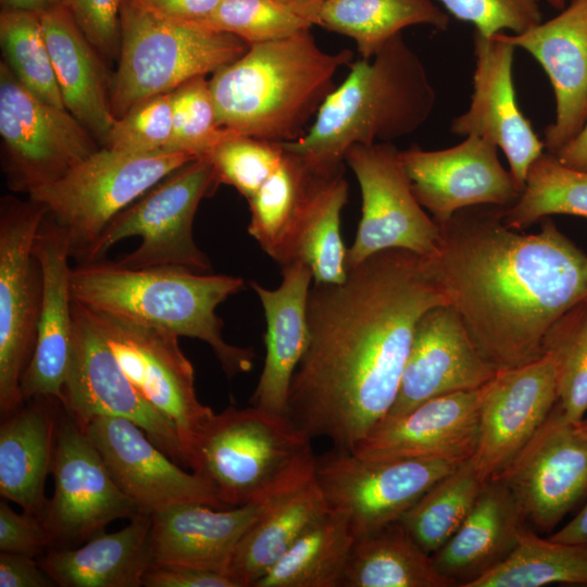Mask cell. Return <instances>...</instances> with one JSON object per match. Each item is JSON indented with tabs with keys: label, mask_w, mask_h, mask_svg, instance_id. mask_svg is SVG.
<instances>
[{
	"label": "cell",
	"mask_w": 587,
	"mask_h": 587,
	"mask_svg": "<svg viewBox=\"0 0 587 587\" xmlns=\"http://www.w3.org/2000/svg\"><path fill=\"white\" fill-rule=\"evenodd\" d=\"M441 304L450 298L430 257L404 249L370 255L342 283H314L286 415L352 452L395 403L419 319Z\"/></svg>",
	"instance_id": "1"
},
{
	"label": "cell",
	"mask_w": 587,
	"mask_h": 587,
	"mask_svg": "<svg viewBox=\"0 0 587 587\" xmlns=\"http://www.w3.org/2000/svg\"><path fill=\"white\" fill-rule=\"evenodd\" d=\"M434 271L483 358L497 371L544 355L554 323L587 299V254L549 217L535 234L502 208L458 211L444 225Z\"/></svg>",
	"instance_id": "2"
},
{
	"label": "cell",
	"mask_w": 587,
	"mask_h": 587,
	"mask_svg": "<svg viewBox=\"0 0 587 587\" xmlns=\"http://www.w3.org/2000/svg\"><path fill=\"white\" fill-rule=\"evenodd\" d=\"M352 60L351 50H323L310 28L251 45L209 80L217 123L262 140H297Z\"/></svg>",
	"instance_id": "3"
},
{
	"label": "cell",
	"mask_w": 587,
	"mask_h": 587,
	"mask_svg": "<svg viewBox=\"0 0 587 587\" xmlns=\"http://www.w3.org/2000/svg\"><path fill=\"white\" fill-rule=\"evenodd\" d=\"M349 66L348 76L326 97L304 135L282 142L313 167L344 166L351 147L407 136L434 110L436 92L426 68L401 34L371 60Z\"/></svg>",
	"instance_id": "4"
},
{
	"label": "cell",
	"mask_w": 587,
	"mask_h": 587,
	"mask_svg": "<svg viewBox=\"0 0 587 587\" xmlns=\"http://www.w3.org/2000/svg\"><path fill=\"white\" fill-rule=\"evenodd\" d=\"M232 275L182 267L130 268L102 260L72 267L74 301L129 321L155 326L210 346L227 377L252 369L254 351L226 342L218 304L242 290Z\"/></svg>",
	"instance_id": "5"
},
{
	"label": "cell",
	"mask_w": 587,
	"mask_h": 587,
	"mask_svg": "<svg viewBox=\"0 0 587 587\" xmlns=\"http://www.w3.org/2000/svg\"><path fill=\"white\" fill-rule=\"evenodd\" d=\"M311 438L287 415L253 405L214 413L196 440L189 469L228 508L264 500L314 475Z\"/></svg>",
	"instance_id": "6"
},
{
	"label": "cell",
	"mask_w": 587,
	"mask_h": 587,
	"mask_svg": "<svg viewBox=\"0 0 587 587\" xmlns=\"http://www.w3.org/2000/svg\"><path fill=\"white\" fill-rule=\"evenodd\" d=\"M120 17V58L110 96L116 118L146 98L215 73L249 49L235 35L155 17L132 0L123 1Z\"/></svg>",
	"instance_id": "7"
},
{
	"label": "cell",
	"mask_w": 587,
	"mask_h": 587,
	"mask_svg": "<svg viewBox=\"0 0 587 587\" xmlns=\"http://www.w3.org/2000/svg\"><path fill=\"white\" fill-rule=\"evenodd\" d=\"M196 159L184 152L127 153L101 147L28 197L46 208L66 234L71 258L83 263L118 213Z\"/></svg>",
	"instance_id": "8"
},
{
	"label": "cell",
	"mask_w": 587,
	"mask_h": 587,
	"mask_svg": "<svg viewBox=\"0 0 587 587\" xmlns=\"http://www.w3.org/2000/svg\"><path fill=\"white\" fill-rule=\"evenodd\" d=\"M217 185L209 157L180 166L111 221L86 262L102 260L115 243L137 236L139 246L123 255L120 265L182 267L208 274L211 263L193 239L192 225L201 200Z\"/></svg>",
	"instance_id": "9"
},
{
	"label": "cell",
	"mask_w": 587,
	"mask_h": 587,
	"mask_svg": "<svg viewBox=\"0 0 587 587\" xmlns=\"http://www.w3.org/2000/svg\"><path fill=\"white\" fill-rule=\"evenodd\" d=\"M46 208L14 197L0 208V413L21 408V380L36 345L42 278L34 253Z\"/></svg>",
	"instance_id": "10"
},
{
	"label": "cell",
	"mask_w": 587,
	"mask_h": 587,
	"mask_svg": "<svg viewBox=\"0 0 587 587\" xmlns=\"http://www.w3.org/2000/svg\"><path fill=\"white\" fill-rule=\"evenodd\" d=\"M462 462L435 459H365L334 448L315 457L314 477L328 509L344 513L355 537L397 522Z\"/></svg>",
	"instance_id": "11"
},
{
	"label": "cell",
	"mask_w": 587,
	"mask_h": 587,
	"mask_svg": "<svg viewBox=\"0 0 587 587\" xmlns=\"http://www.w3.org/2000/svg\"><path fill=\"white\" fill-rule=\"evenodd\" d=\"M345 162L357 177L362 200L357 235L347 249V271L386 249L437 254L441 227L415 198L399 150L390 142L355 145Z\"/></svg>",
	"instance_id": "12"
},
{
	"label": "cell",
	"mask_w": 587,
	"mask_h": 587,
	"mask_svg": "<svg viewBox=\"0 0 587 587\" xmlns=\"http://www.w3.org/2000/svg\"><path fill=\"white\" fill-rule=\"evenodd\" d=\"M0 135L11 188L29 193L98 150L95 136L66 109L27 90L0 64Z\"/></svg>",
	"instance_id": "13"
},
{
	"label": "cell",
	"mask_w": 587,
	"mask_h": 587,
	"mask_svg": "<svg viewBox=\"0 0 587 587\" xmlns=\"http://www.w3.org/2000/svg\"><path fill=\"white\" fill-rule=\"evenodd\" d=\"M87 309L133 386L177 429L189 467L191 449L214 412L198 399L195 371L179 336Z\"/></svg>",
	"instance_id": "14"
},
{
	"label": "cell",
	"mask_w": 587,
	"mask_h": 587,
	"mask_svg": "<svg viewBox=\"0 0 587 587\" xmlns=\"http://www.w3.org/2000/svg\"><path fill=\"white\" fill-rule=\"evenodd\" d=\"M72 312L71 358L61 398L67 413L83 429L98 416L129 420L173 461L188 466L177 429L133 386L89 310L73 300Z\"/></svg>",
	"instance_id": "15"
},
{
	"label": "cell",
	"mask_w": 587,
	"mask_h": 587,
	"mask_svg": "<svg viewBox=\"0 0 587 587\" xmlns=\"http://www.w3.org/2000/svg\"><path fill=\"white\" fill-rule=\"evenodd\" d=\"M51 474L54 490L42 519L50 549L75 548L112 521L132 519L139 512L62 402Z\"/></svg>",
	"instance_id": "16"
},
{
	"label": "cell",
	"mask_w": 587,
	"mask_h": 587,
	"mask_svg": "<svg viewBox=\"0 0 587 587\" xmlns=\"http://www.w3.org/2000/svg\"><path fill=\"white\" fill-rule=\"evenodd\" d=\"M495 478L511 489L526 520L549 532L587 492V437L555 404Z\"/></svg>",
	"instance_id": "17"
},
{
	"label": "cell",
	"mask_w": 587,
	"mask_h": 587,
	"mask_svg": "<svg viewBox=\"0 0 587 587\" xmlns=\"http://www.w3.org/2000/svg\"><path fill=\"white\" fill-rule=\"evenodd\" d=\"M498 147L467 136L454 147L399 151L400 162L420 204L441 226L460 210L477 205L507 208L522 191L500 163Z\"/></svg>",
	"instance_id": "18"
},
{
	"label": "cell",
	"mask_w": 587,
	"mask_h": 587,
	"mask_svg": "<svg viewBox=\"0 0 587 587\" xmlns=\"http://www.w3.org/2000/svg\"><path fill=\"white\" fill-rule=\"evenodd\" d=\"M84 430L139 512L152 514L182 502L228 509L210 482L184 471L132 421L98 416Z\"/></svg>",
	"instance_id": "19"
},
{
	"label": "cell",
	"mask_w": 587,
	"mask_h": 587,
	"mask_svg": "<svg viewBox=\"0 0 587 587\" xmlns=\"http://www.w3.org/2000/svg\"><path fill=\"white\" fill-rule=\"evenodd\" d=\"M475 70L471 103L450 125L453 135L478 136L500 148L521 191L530 165L545 151L544 141L521 111L513 83L515 46L505 34L474 32Z\"/></svg>",
	"instance_id": "20"
},
{
	"label": "cell",
	"mask_w": 587,
	"mask_h": 587,
	"mask_svg": "<svg viewBox=\"0 0 587 587\" xmlns=\"http://www.w3.org/2000/svg\"><path fill=\"white\" fill-rule=\"evenodd\" d=\"M552 358L498 371L487 383L472 457L485 483L495 478L529 441L557 404Z\"/></svg>",
	"instance_id": "21"
},
{
	"label": "cell",
	"mask_w": 587,
	"mask_h": 587,
	"mask_svg": "<svg viewBox=\"0 0 587 587\" xmlns=\"http://www.w3.org/2000/svg\"><path fill=\"white\" fill-rule=\"evenodd\" d=\"M497 372L476 348L453 305L430 308L415 325L398 395L385 419L438 396L479 388Z\"/></svg>",
	"instance_id": "22"
},
{
	"label": "cell",
	"mask_w": 587,
	"mask_h": 587,
	"mask_svg": "<svg viewBox=\"0 0 587 587\" xmlns=\"http://www.w3.org/2000/svg\"><path fill=\"white\" fill-rule=\"evenodd\" d=\"M486 385L438 396L400 416L384 419L352 452L374 460L435 458L463 462L472 458Z\"/></svg>",
	"instance_id": "23"
},
{
	"label": "cell",
	"mask_w": 587,
	"mask_h": 587,
	"mask_svg": "<svg viewBox=\"0 0 587 587\" xmlns=\"http://www.w3.org/2000/svg\"><path fill=\"white\" fill-rule=\"evenodd\" d=\"M533 55L548 75L555 117L544 133L547 152L555 154L587 123V0H572L555 17L521 35H507Z\"/></svg>",
	"instance_id": "24"
},
{
	"label": "cell",
	"mask_w": 587,
	"mask_h": 587,
	"mask_svg": "<svg viewBox=\"0 0 587 587\" xmlns=\"http://www.w3.org/2000/svg\"><path fill=\"white\" fill-rule=\"evenodd\" d=\"M42 278L37 338L32 360L23 374L26 399L53 396L61 400L73 336L70 243L64 230L47 213L34 241Z\"/></svg>",
	"instance_id": "25"
},
{
	"label": "cell",
	"mask_w": 587,
	"mask_h": 587,
	"mask_svg": "<svg viewBox=\"0 0 587 587\" xmlns=\"http://www.w3.org/2000/svg\"><path fill=\"white\" fill-rule=\"evenodd\" d=\"M284 491L228 509L182 502L152 513L150 544L153 564L227 574L242 536L270 501Z\"/></svg>",
	"instance_id": "26"
},
{
	"label": "cell",
	"mask_w": 587,
	"mask_h": 587,
	"mask_svg": "<svg viewBox=\"0 0 587 587\" xmlns=\"http://www.w3.org/2000/svg\"><path fill=\"white\" fill-rule=\"evenodd\" d=\"M282 268L276 289L250 282L266 321L265 359L250 405L286 415L291 379L310 340L307 308L313 274L301 261Z\"/></svg>",
	"instance_id": "27"
},
{
	"label": "cell",
	"mask_w": 587,
	"mask_h": 587,
	"mask_svg": "<svg viewBox=\"0 0 587 587\" xmlns=\"http://www.w3.org/2000/svg\"><path fill=\"white\" fill-rule=\"evenodd\" d=\"M61 400L35 396L1 419L0 494L24 512L45 516V482L54 453Z\"/></svg>",
	"instance_id": "28"
},
{
	"label": "cell",
	"mask_w": 587,
	"mask_h": 587,
	"mask_svg": "<svg viewBox=\"0 0 587 587\" xmlns=\"http://www.w3.org/2000/svg\"><path fill=\"white\" fill-rule=\"evenodd\" d=\"M526 517L499 478L485 483L459 529L433 555L437 569L457 586L478 578L515 547Z\"/></svg>",
	"instance_id": "29"
},
{
	"label": "cell",
	"mask_w": 587,
	"mask_h": 587,
	"mask_svg": "<svg viewBox=\"0 0 587 587\" xmlns=\"http://www.w3.org/2000/svg\"><path fill=\"white\" fill-rule=\"evenodd\" d=\"M113 533L96 534L80 547L48 550L38 561L60 587H139L153 564L151 514L138 512Z\"/></svg>",
	"instance_id": "30"
},
{
	"label": "cell",
	"mask_w": 587,
	"mask_h": 587,
	"mask_svg": "<svg viewBox=\"0 0 587 587\" xmlns=\"http://www.w3.org/2000/svg\"><path fill=\"white\" fill-rule=\"evenodd\" d=\"M40 18L64 107L103 146L116 117L93 47L62 5Z\"/></svg>",
	"instance_id": "31"
},
{
	"label": "cell",
	"mask_w": 587,
	"mask_h": 587,
	"mask_svg": "<svg viewBox=\"0 0 587 587\" xmlns=\"http://www.w3.org/2000/svg\"><path fill=\"white\" fill-rule=\"evenodd\" d=\"M327 511L314 475L274 497L240 539L228 576L239 587H254Z\"/></svg>",
	"instance_id": "32"
},
{
	"label": "cell",
	"mask_w": 587,
	"mask_h": 587,
	"mask_svg": "<svg viewBox=\"0 0 587 587\" xmlns=\"http://www.w3.org/2000/svg\"><path fill=\"white\" fill-rule=\"evenodd\" d=\"M319 170L284 149L276 170L248 200V233L282 267L296 261V248Z\"/></svg>",
	"instance_id": "33"
},
{
	"label": "cell",
	"mask_w": 587,
	"mask_h": 587,
	"mask_svg": "<svg viewBox=\"0 0 587 587\" xmlns=\"http://www.w3.org/2000/svg\"><path fill=\"white\" fill-rule=\"evenodd\" d=\"M397 521L355 538L342 587H453Z\"/></svg>",
	"instance_id": "34"
},
{
	"label": "cell",
	"mask_w": 587,
	"mask_h": 587,
	"mask_svg": "<svg viewBox=\"0 0 587 587\" xmlns=\"http://www.w3.org/2000/svg\"><path fill=\"white\" fill-rule=\"evenodd\" d=\"M420 24L446 30L449 16L430 0H327L319 16L320 26L353 39L364 60L403 28Z\"/></svg>",
	"instance_id": "35"
},
{
	"label": "cell",
	"mask_w": 587,
	"mask_h": 587,
	"mask_svg": "<svg viewBox=\"0 0 587 587\" xmlns=\"http://www.w3.org/2000/svg\"><path fill=\"white\" fill-rule=\"evenodd\" d=\"M355 538L348 517L328 509L254 587H342Z\"/></svg>",
	"instance_id": "36"
},
{
	"label": "cell",
	"mask_w": 587,
	"mask_h": 587,
	"mask_svg": "<svg viewBox=\"0 0 587 587\" xmlns=\"http://www.w3.org/2000/svg\"><path fill=\"white\" fill-rule=\"evenodd\" d=\"M344 172L345 166L319 172L300 229L296 261L311 268L314 283L339 284L347 278V249L340 237L349 188Z\"/></svg>",
	"instance_id": "37"
},
{
	"label": "cell",
	"mask_w": 587,
	"mask_h": 587,
	"mask_svg": "<svg viewBox=\"0 0 587 587\" xmlns=\"http://www.w3.org/2000/svg\"><path fill=\"white\" fill-rule=\"evenodd\" d=\"M587 585V545L541 538L524 527L510 554L465 587Z\"/></svg>",
	"instance_id": "38"
},
{
	"label": "cell",
	"mask_w": 587,
	"mask_h": 587,
	"mask_svg": "<svg viewBox=\"0 0 587 587\" xmlns=\"http://www.w3.org/2000/svg\"><path fill=\"white\" fill-rule=\"evenodd\" d=\"M484 485L470 458L428 489L399 522L425 552L434 554L459 529Z\"/></svg>",
	"instance_id": "39"
},
{
	"label": "cell",
	"mask_w": 587,
	"mask_h": 587,
	"mask_svg": "<svg viewBox=\"0 0 587 587\" xmlns=\"http://www.w3.org/2000/svg\"><path fill=\"white\" fill-rule=\"evenodd\" d=\"M553 214L587 218V171L562 164L544 152L530 165L519 199L502 208L504 224L516 230Z\"/></svg>",
	"instance_id": "40"
},
{
	"label": "cell",
	"mask_w": 587,
	"mask_h": 587,
	"mask_svg": "<svg viewBox=\"0 0 587 587\" xmlns=\"http://www.w3.org/2000/svg\"><path fill=\"white\" fill-rule=\"evenodd\" d=\"M0 42L4 63L17 80L40 100L65 109L40 14L4 8L0 14Z\"/></svg>",
	"instance_id": "41"
},
{
	"label": "cell",
	"mask_w": 587,
	"mask_h": 587,
	"mask_svg": "<svg viewBox=\"0 0 587 587\" xmlns=\"http://www.w3.org/2000/svg\"><path fill=\"white\" fill-rule=\"evenodd\" d=\"M542 349L554 364L557 404L577 425L587 414V299L554 323Z\"/></svg>",
	"instance_id": "42"
},
{
	"label": "cell",
	"mask_w": 587,
	"mask_h": 587,
	"mask_svg": "<svg viewBox=\"0 0 587 587\" xmlns=\"http://www.w3.org/2000/svg\"><path fill=\"white\" fill-rule=\"evenodd\" d=\"M173 132L167 151L209 157L225 138L236 134L217 123L209 80L196 77L172 91Z\"/></svg>",
	"instance_id": "43"
},
{
	"label": "cell",
	"mask_w": 587,
	"mask_h": 587,
	"mask_svg": "<svg viewBox=\"0 0 587 587\" xmlns=\"http://www.w3.org/2000/svg\"><path fill=\"white\" fill-rule=\"evenodd\" d=\"M198 24L237 36L249 46L294 35L312 24L276 0H221Z\"/></svg>",
	"instance_id": "44"
},
{
	"label": "cell",
	"mask_w": 587,
	"mask_h": 587,
	"mask_svg": "<svg viewBox=\"0 0 587 587\" xmlns=\"http://www.w3.org/2000/svg\"><path fill=\"white\" fill-rule=\"evenodd\" d=\"M284 155L282 142L233 134L209 154L217 184L233 186L250 200L279 165Z\"/></svg>",
	"instance_id": "45"
},
{
	"label": "cell",
	"mask_w": 587,
	"mask_h": 587,
	"mask_svg": "<svg viewBox=\"0 0 587 587\" xmlns=\"http://www.w3.org/2000/svg\"><path fill=\"white\" fill-rule=\"evenodd\" d=\"M172 132L171 91L146 98L117 117L102 147L127 153L163 152Z\"/></svg>",
	"instance_id": "46"
},
{
	"label": "cell",
	"mask_w": 587,
	"mask_h": 587,
	"mask_svg": "<svg viewBox=\"0 0 587 587\" xmlns=\"http://www.w3.org/2000/svg\"><path fill=\"white\" fill-rule=\"evenodd\" d=\"M457 20L492 37L503 30L524 34L542 22L539 0H437Z\"/></svg>",
	"instance_id": "47"
},
{
	"label": "cell",
	"mask_w": 587,
	"mask_h": 587,
	"mask_svg": "<svg viewBox=\"0 0 587 587\" xmlns=\"http://www.w3.org/2000/svg\"><path fill=\"white\" fill-rule=\"evenodd\" d=\"M123 1L62 0V7L91 46L112 58L120 52Z\"/></svg>",
	"instance_id": "48"
},
{
	"label": "cell",
	"mask_w": 587,
	"mask_h": 587,
	"mask_svg": "<svg viewBox=\"0 0 587 587\" xmlns=\"http://www.w3.org/2000/svg\"><path fill=\"white\" fill-rule=\"evenodd\" d=\"M49 534L42 521L23 511H13L7 502H0V551L42 557L50 550Z\"/></svg>",
	"instance_id": "49"
},
{
	"label": "cell",
	"mask_w": 587,
	"mask_h": 587,
	"mask_svg": "<svg viewBox=\"0 0 587 587\" xmlns=\"http://www.w3.org/2000/svg\"><path fill=\"white\" fill-rule=\"evenodd\" d=\"M146 587H239L227 574L190 566L152 564L142 578Z\"/></svg>",
	"instance_id": "50"
},
{
	"label": "cell",
	"mask_w": 587,
	"mask_h": 587,
	"mask_svg": "<svg viewBox=\"0 0 587 587\" xmlns=\"http://www.w3.org/2000/svg\"><path fill=\"white\" fill-rule=\"evenodd\" d=\"M149 14L172 22L199 23L208 18L221 0H132Z\"/></svg>",
	"instance_id": "51"
},
{
	"label": "cell",
	"mask_w": 587,
	"mask_h": 587,
	"mask_svg": "<svg viewBox=\"0 0 587 587\" xmlns=\"http://www.w3.org/2000/svg\"><path fill=\"white\" fill-rule=\"evenodd\" d=\"M54 582L35 558L10 552L0 553V587H51Z\"/></svg>",
	"instance_id": "52"
},
{
	"label": "cell",
	"mask_w": 587,
	"mask_h": 587,
	"mask_svg": "<svg viewBox=\"0 0 587 587\" xmlns=\"http://www.w3.org/2000/svg\"><path fill=\"white\" fill-rule=\"evenodd\" d=\"M553 155L569 167L587 171V123L575 138Z\"/></svg>",
	"instance_id": "53"
},
{
	"label": "cell",
	"mask_w": 587,
	"mask_h": 587,
	"mask_svg": "<svg viewBox=\"0 0 587 587\" xmlns=\"http://www.w3.org/2000/svg\"><path fill=\"white\" fill-rule=\"evenodd\" d=\"M549 538L561 542L587 545V503L566 525Z\"/></svg>",
	"instance_id": "54"
},
{
	"label": "cell",
	"mask_w": 587,
	"mask_h": 587,
	"mask_svg": "<svg viewBox=\"0 0 587 587\" xmlns=\"http://www.w3.org/2000/svg\"><path fill=\"white\" fill-rule=\"evenodd\" d=\"M278 3L310 22L319 25V16L323 4L327 0H276Z\"/></svg>",
	"instance_id": "55"
},
{
	"label": "cell",
	"mask_w": 587,
	"mask_h": 587,
	"mask_svg": "<svg viewBox=\"0 0 587 587\" xmlns=\"http://www.w3.org/2000/svg\"><path fill=\"white\" fill-rule=\"evenodd\" d=\"M5 9L23 10L41 14L62 5V0H1Z\"/></svg>",
	"instance_id": "56"
},
{
	"label": "cell",
	"mask_w": 587,
	"mask_h": 587,
	"mask_svg": "<svg viewBox=\"0 0 587 587\" xmlns=\"http://www.w3.org/2000/svg\"><path fill=\"white\" fill-rule=\"evenodd\" d=\"M578 432L587 437V414L586 416L582 420V422L579 424L576 425Z\"/></svg>",
	"instance_id": "57"
},
{
	"label": "cell",
	"mask_w": 587,
	"mask_h": 587,
	"mask_svg": "<svg viewBox=\"0 0 587 587\" xmlns=\"http://www.w3.org/2000/svg\"><path fill=\"white\" fill-rule=\"evenodd\" d=\"M551 7L558 10H563L565 8L567 0H547Z\"/></svg>",
	"instance_id": "58"
}]
</instances>
